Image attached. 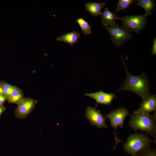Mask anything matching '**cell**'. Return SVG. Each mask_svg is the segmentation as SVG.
Wrapping results in <instances>:
<instances>
[{"label":"cell","instance_id":"ba28073f","mask_svg":"<svg viewBox=\"0 0 156 156\" xmlns=\"http://www.w3.org/2000/svg\"><path fill=\"white\" fill-rule=\"evenodd\" d=\"M37 103V101L31 98H23L17 104L15 110L16 116L19 118L25 117L33 109Z\"/></svg>","mask_w":156,"mask_h":156},{"label":"cell","instance_id":"ac0fdd59","mask_svg":"<svg viewBox=\"0 0 156 156\" xmlns=\"http://www.w3.org/2000/svg\"><path fill=\"white\" fill-rule=\"evenodd\" d=\"M0 84L3 88V95L7 98L12 92L18 88L3 81L0 82Z\"/></svg>","mask_w":156,"mask_h":156},{"label":"cell","instance_id":"e0dca14e","mask_svg":"<svg viewBox=\"0 0 156 156\" xmlns=\"http://www.w3.org/2000/svg\"><path fill=\"white\" fill-rule=\"evenodd\" d=\"M134 0H119L117 3V6L114 10V13L116 15L118 12L128 8L133 3H134Z\"/></svg>","mask_w":156,"mask_h":156},{"label":"cell","instance_id":"7c38bea8","mask_svg":"<svg viewBox=\"0 0 156 156\" xmlns=\"http://www.w3.org/2000/svg\"><path fill=\"white\" fill-rule=\"evenodd\" d=\"M101 22L104 27L114 24L118 17L114 12H111L107 7H105L101 14Z\"/></svg>","mask_w":156,"mask_h":156},{"label":"cell","instance_id":"9a60e30c","mask_svg":"<svg viewBox=\"0 0 156 156\" xmlns=\"http://www.w3.org/2000/svg\"><path fill=\"white\" fill-rule=\"evenodd\" d=\"M23 98V92L21 89L17 88L12 92L7 100L10 103L17 104Z\"/></svg>","mask_w":156,"mask_h":156},{"label":"cell","instance_id":"9c48e42d","mask_svg":"<svg viewBox=\"0 0 156 156\" xmlns=\"http://www.w3.org/2000/svg\"><path fill=\"white\" fill-rule=\"evenodd\" d=\"M84 96H89L95 100L96 102V108L98 104L109 105L112 103L114 98H117V96L113 93H105L102 90L95 92L86 93Z\"/></svg>","mask_w":156,"mask_h":156},{"label":"cell","instance_id":"5b68a950","mask_svg":"<svg viewBox=\"0 0 156 156\" xmlns=\"http://www.w3.org/2000/svg\"><path fill=\"white\" fill-rule=\"evenodd\" d=\"M108 32L113 44L117 47H121L132 37L131 32L116 23L104 27Z\"/></svg>","mask_w":156,"mask_h":156},{"label":"cell","instance_id":"30bf717a","mask_svg":"<svg viewBox=\"0 0 156 156\" xmlns=\"http://www.w3.org/2000/svg\"><path fill=\"white\" fill-rule=\"evenodd\" d=\"M156 111V96L153 94L142 100L138 109L133 111L136 113L149 115L152 112Z\"/></svg>","mask_w":156,"mask_h":156},{"label":"cell","instance_id":"603a6c76","mask_svg":"<svg viewBox=\"0 0 156 156\" xmlns=\"http://www.w3.org/2000/svg\"><path fill=\"white\" fill-rule=\"evenodd\" d=\"M3 95V92L2 88L0 84V95Z\"/></svg>","mask_w":156,"mask_h":156},{"label":"cell","instance_id":"277c9868","mask_svg":"<svg viewBox=\"0 0 156 156\" xmlns=\"http://www.w3.org/2000/svg\"><path fill=\"white\" fill-rule=\"evenodd\" d=\"M129 116V110L126 108L122 107L111 111L107 115L105 116L106 119H108L110 121V125L114 130V134L115 144L114 148L116 147L119 143L122 142L121 140L118 138L116 133V130L119 127L121 129L124 128V121L126 117Z\"/></svg>","mask_w":156,"mask_h":156},{"label":"cell","instance_id":"d6986e66","mask_svg":"<svg viewBox=\"0 0 156 156\" xmlns=\"http://www.w3.org/2000/svg\"><path fill=\"white\" fill-rule=\"evenodd\" d=\"M137 156H156V151L151 147H147L140 152Z\"/></svg>","mask_w":156,"mask_h":156},{"label":"cell","instance_id":"8992f818","mask_svg":"<svg viewBox=\"0 0 156 156\" xmlns=\"http://www.w3.org/2000/svg\"><path fill=\"white\" fill-rule=\"evenodd\" d=\"M145 14L126 15L119 17L118 19L122 23V27L131 32L138 34L144 27L147 21Z\"/></svg>","mask_w":156,"mask_h":156},{"label":"cell","instance_id":"7402d4cb","mask_svg":"<svg viewBox=\"0 0 156 156\" xmlns=\"http://www.w3.org/2000/svg\"><path fill=\"white\" fill-rule=\"evenodd\" d=\"M5 109V107L3 105H0V116L3 112Z\"/></svg>","mask_w":156,"mask_h":156},{"label":"cell","instance_id":"52a82bcc","mask_svg":"<svg viewBox=\"0 0 156 156\" xmlns=\"http://www.w3.org/2000/svg\"><path fill=\"white\" fill-rule=\"evenodd\" d=\"M85 117L89 120L92 126H94L99 129L108 128L105 122L106 118L100 110L96 109L95 107L88 106L86 109Z\"/></svg>","mask_w":156,"mask_h":156},{"label":"cell","instance_id":"ffe728a7","mask_svg":"<svg viewBox=\"0 0 156 156\" xmlns=\"http://www.w3.org/2000/svg\"><path fill=\"white\" fill-rule=\"evenodd\" d=\"M150 54L152 55H156V38H155L153 41L152 49Z\"/></svg>","mask_w":156,"mask_h":156},{"label":"cell","instance_id":"2e32d148","mask_svg":"<svg viewBox=\"0 0 156 156\" xmlns=\"http://www.w3.org/2000/svg\"><path fill=\"white\" fill-rule=\"evenodd\" d=\"M82 32L86 36H88L92 33L91 26L88 22L83 17H80L76 20Z\"/></svg>","mask_w":156,"mask_h":156},{"label":"cell","instance_id":"5bb4252c","mask_svg":"<svg viewBox=\"0 0 156 156\" xmlns=\"http://www.w3.org/2000/svg\"><path fill=\"white\" fill-rule=\"evenodd\" d=\"M135 5L143 8L145 11L144 14L146 16L151 15L155 6V1L153 0H138L135 1Z\"/></svg>","mask_w":156,"mask_h":156},{"label":"cell","instance_id":"3957f363","mask_svg":"<svg viewBox=\"0 0 156 156\" xmlns=\"http://www.w3.org/2000/svg\"><path fill=\"white\" fill-rule=\"evenodd\" d=\"M151 140L147 134L142 132L131 133L123 143L124 151L131 156H137L138 153L142 150L150 147Z\"/></svg>","mask_w":156,"mask_h":156},{"label":"cell","instance_id":"7a4b0ae2","mask_svg":"<svg viewBox=\"0 0 156 156\" xmlns=\"http://www.w3.org/2000/svg\"><path fill=\"white\" fill-rule=\"evenodd\" d=\"M156 111L153 115L144 114L133 111L129 115V125L135 133L140 131L153 137L156 134Z\"/></svg>","mask_w":156,"mask_h":156},{"label":"cell","instance_id":"4fadbf2b","mask_svg":"<svg viewBox=\"0 0 156 156\" xmlns=\"http://www.w3.org/2000/svg\"><path fill=\"white\" fill-rule=\"evenodd\" d=\"M105 3L104 2H88L85 5L86 10L94 16L101 15V10Z\"/></svg>","mask_w":156,"mask_h":156},{"label":"cell","instance_id":"8fae6325","mask_svg":"<svg viewBox=\"0 0 156 156\" xmlns=\"http://www.w3.org/2000/svg\"><path fill=\"white\" fill-rule=\"evenodd\" d=\"M81 36L79 33L76 31L69 32L58 36L55 40L67 43L70 46H73L77 42Z\"/></svg>","mask_w":156,"mask_h":156},{"label":"cell","instance_id":"44dd1931","mask_svg":"<svg viewBox=\"0 0 156 156\" xmlns=\"http://www.w3.org/2000/svg\"><path fill=\"white\" fill-rule=\"evenodd\" d=\"M8 98L3 95H0V105H2L7 100Z\"/></svg>","mask_w":156,"mask_h":156},{"label":"cell","instance_id":"6da1fadb","mask_svg":"<svg viewBox=\"0 0 156 156\" xmlns=\"http://www.w3.org/2000/svg\"><path fill=\"white\" fill-rule=\"evenodd\" d=\"M120 56L125 67L126 77L124 82L117 91H131L139 96L142 100L145 99L151 95L148 77L143 71L139 76L131 75L126 68L122 55Z\"/></svg>","mask_w":156,"mask_h":156}]
</instances>
